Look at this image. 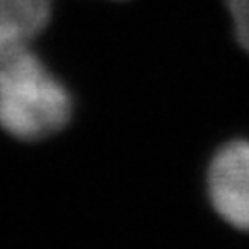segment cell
Returning <instances> with one entry per match:
<instances>
[{
  "mask_svg": "<svg viewBox=\"0 0 249 249\" xmlns=\"http://www.w3.org/2000/svg\"><path fill=\"white\" fill-rule=\"evenodd\" d=\"M71 116L67 85L31 48L0 62V127L9 135L37 142L62 131Z\"/></svg>",
  "mask_w": 249,
  "mask_h": 249,
  "instance_id": "cell-1",
  "label": "cell"
},
{
  "mask_svg": "<svg viewBox=\"0 0 249 249\" xmlns=\"http://www.w3.org/2000/svg\"><path fill=\"white\" fill-rule=\"evenodd\" d=\"M208 196L224 222L249 232V139H235L214 154Z\"/></svg>",
  "mask_w": 249,
  "mask_h": 249,
  "instance_id": "cell-2",
  "label": "cell"
},
{
  "mask_svg": "<svg viewBox=\"0 0 249 249\" xmlns=\"http://www.w3.org/2000/svg\"><path fill=\"white\" fill-rule=\"evenodd\" d=\"M50 17L52 0H0V62L31 48Z\"/></svg>",
  "mask_w": 249,
  "mask_h": 249,
  "instance_id": "cell-3",
  "label": "cell"
},
{
  "mask_svg": "<svg viewBox=\"0 0 249 249\" xmlns=\"http://www.w3.org/2000/svg\"><path fill=\"white\" fill-rule=\"evenodd\" d=\"M227 9L231 13L237 40L249 54V0H227Z\"/></svg>",
  "mask_w": 249,
  "mask_h": 249,
  "instance_id": "cell-4",
  "label": "cell"
}]
</instances>
